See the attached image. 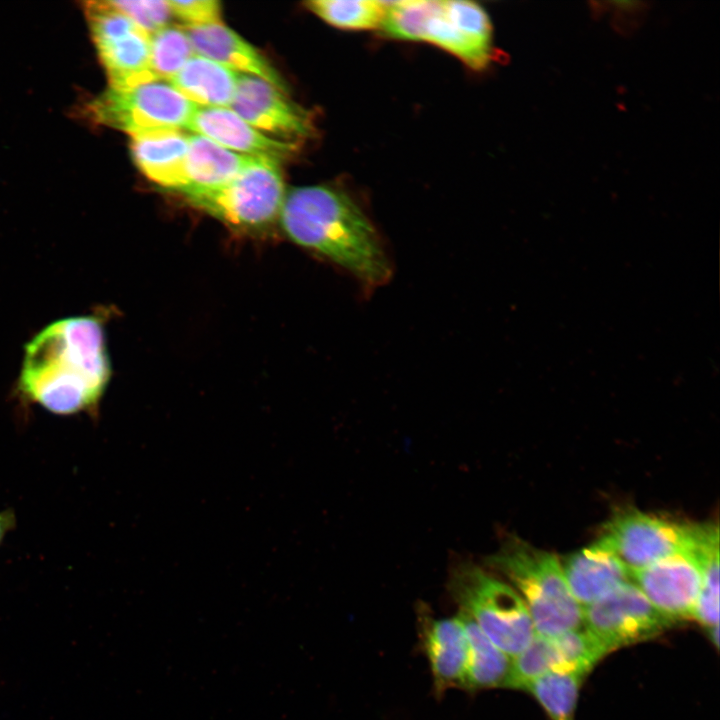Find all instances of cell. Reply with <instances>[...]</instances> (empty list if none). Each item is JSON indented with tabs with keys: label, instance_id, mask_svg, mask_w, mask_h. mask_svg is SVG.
<instances>
[{
	"label": "cell",
	"instance_id": "cell-4",
	"mask_svg": "<svg viewBox=\"0 0 720 720\" xmlns=\"http://www.w3.org/2000/svg\"><path fill=\"white\" fill-rule=\"evenodd\" d=\"M487 564L514 586L536 634L554 636L582 628L583 609L572 595L555 555L511 539L488 558Z\"/></svg>",
	"mask_w": 720,
	"mask_h": 720
},
{
	"label": "cell",
	"instance_id": "cell-24",
	"mask_svg": "<svg viewBox=\"0 0 720 720\" xmlns=\"http://www.w3.org/2000/svg\"><path fill=\"white\" fill-rule=\"evenodd\" d=\"M194 54L183 26L167 25L150 35V68L158 81H169Z\"/></svg>",
	"mask_w": 720,
	"mask_h": 720
},
{
	"label": "cell",
	"instance_id": "cell-28",
	"mask_svg": "<svg viewBox=\"0 0 720 720\" xmlns=\"http://www.w3.org/2000/svg\"><path fill=\"white\" fill-rule=\"evenodd\" d=\"M16 526V515L11 509L0 511V546L7 534Z\"/></svg>",
	"mask_w": 720,
	"mask_h": 720
},
{
	"label": "cell",
	"instance_id": "cell-11",
	"mask_svg": "<svg viewBox=\"0 0 720 720\" xmlns=\"http://www.w3.org/2000/svg\"><path fill=\"white\" fill-rule=\"evenodd\" d=\"M606 654L603 646L586 629L554 636L535 634L511 660L505 687L527 689L534 680L549 673L584 676Z\"/></svg>",
	"mask_w": 720,
	"mask_h": 720
},
{
	"label": "cell",
	"instance_id": "cell-26",
	"mask_svg": "<svg viewBox=\"0 0 720 720\" xmlns=\"http://www.w3.org/2000/svg\"><path fill=\"white\" fill-rule=\"evenodd\" d=\"M110 2L149 35L169 25L172 17L169 5L164 0Z\"/></svg>",
	"mask_w": 720,
	"mask_h": 720
},
{
	"label": "cell",
	"instance_id": "cell-15",
	"mask_svg": "<svg viewBox=\"0 0 720 720\" xmlns=\"http://www.w3.org/2000/svg\"><path fill=\"white\" fill-rule=\"evenodd\" d=\"M195 54L231 70L259 77L288 94L285 81L272 64L251 44L222 23L183 26Z\"/></svg>",
	"mask_w": 720,
	"mask_h": 720
},
{
	"label": "cell",
	"instance_id": "cell-18",
	"mask_svg": "<svg viewBox=\"0 0 720 720\" xmlns=\"http://www.w3.org/2000/svg\"><path fill=\"white\" fill-rule=\"evenodd\" d=\"M422 640L438 693L464 687L468 644L459 617L423 619Z\"/></svg>",
	"mask_w": 720,
	"mask_h": 720
},
{
	"label": "cell",
	"instance_id": "cell-3",
	"mask_svg": "<svg viewBox=\"0 0 720 720\" xmlns=\"http://www.w3.org/2000/svg\"><path fill=\"white\" fill-rule=\"evenodd\" d=\"M380 31L392 39L434 44L473 70L485 69L492 59L491 21L475 2L387 1Z\"/></svg>",
	"mask_w": 720,
	"mask_h": 720
},
{
	"label": "cell",
	"instance_id": "cell-16",
	"mask_svg": "<svg viewBox=\"0 0 720 720\" xmlns=\"http://www.w3.org/2000/svg\"><path fill=\"white\" fill-rule=\"evenodd\" d=\"M561 567L572 595L582 608L631 579L630 570L601 539L569 555Z\"/></svg>",
	"mask_w": 720,
	"mask_h": 720
},
{
	"label": "cell",
	"instance_id": "cell-8",
	"mask_svg": "<svg viewBox=\"0 0 720 720\" xmlns=\"http://www.w3.org/2000/svg\"><path fill=\"white\" fill-rule=\"evenodd\" d=\"M85 13L110 87L158 81L150 68V35L110 1H89Z\"/></svg>",
	"mask_w": 720,
	"mask_h": 720
},
{
	"label": "cell",
	"instance_id": "cell-7",
	"mask_svg": "<svg viewBox=\"0 0 720 720\" xmlns=\"http://www.w3.org/2000/svg\"><path fill=\"white\" fill-rule=\"evenodd\" d=\"M196 105L166 81L128 88L109 87L87 105L96 123L130 137L161 130L188 129Z\"/></svg>",
	"mask_w": 720,
	"mask_h": 720
},
{
	"label": "cell",
	"instance_id": "cell-12",
	"mask_svg": "<svg viewBox=\"0 0 720 720\" xmlns=\"http://www.w3.org/2000/svg\"><path fill=\"white\" fill-rule=\"evenodd\" d=\"M256 130L297 143L312 135L310 114L288 98V94L269 82L250 75L238 74L234 99L229 107Z\"/></svg>",
	"mask_w": 720,
	"mask_h": 720
},
{
	"label": "cell",
	"instance_id": "cell-27",
	"mask_svg": "<svg viewBox=\"0 0 720 720\" xmlns=\"http://www.w3.org/2000/svg\"><path fill=\"white\" fill-rule=\"evenodd\" d=\"M172 16L184 26H204L221 22V6L215 0L167 1Z\"/></svg>",
	"mask_w": 720,
	"mask_h": 720
},
{
	"label": "cell",
	"instance_id": "cell-22",
	"mask_svg": "<svg viewBox=\"0 0 720 720\" xmlns=\"http://www.w3.org/2000/svg\"><path fill=\"white\" fill-rule=\"evenodd\" d=\"M701 568V588L693 618L708 630L719 623V530L713 524L700 525L695 547Z\"/></svg>",
	"mask_w": 720,
	"mask_h": 720
},
{
	"label": "cell",
	"instance_id": "cell-20",
	"mask_svg": "<svg viewBox=\"0 0 720 720\" xmlns=\"http://www.w3.org/2000/svg\"><path fill=\"white\" fill-rule=\"evenodd\" d=\"M253 158L231 151L205 136L189 135L188 186L182 191L222 185L236 177Z\"/></svg>",
	"mask_w": 720,
	"mask_h": 720
},
{
	"label": "cell",
	"instance_id": "cell-1",
	"mask_svg": "<svg viewBox=\"0 0 720 720\" xmlns=\"http://www.w3.org/2000/svg\"><path fill=\"white\" fill-rule=\"evenodd\" d=\"M111 377L102 322L60 319L25 346L18 391L58 416L95 413Z\"/></svg>",
	"mask_w": 720,
	"mask_h": 720
},
{
	"label": "cell",
	"instance_id": "cell-25",
	"mask_svg": "<svg viewBox=\"0 0 720 720\" xmlns=\"http://www.w3.org/2000/svg\"><path fill=\"white\" fill-rule=\"evenodd\" d=\"M583 676L549 673L534 680L528 687L552 720H574L578 691Z\"/></svg>",
	"mask_w": 720,
	"mask_h": 720
},
{
	"label": "cell",
	"instance_id": "cell-2",
	"mask_svg": "<svg viewBox=\"0 0 720 720\" xmlns=\"http://www.w3.org/2000/svg\"><path fill=\"white\" fill-rule=\"evenodd\" d=\"M279 221L287 237L335 264L362 285L385 284L392 269L373 223L345 191L329 185L286 191Z\"/></svg>",
	"mask_w": 720,
	"mask_h": 720
},
{
	"label": "cell",
	"instance_id": "cell-19",
	"mask_svg": "<svg viewBox=\"0 0 720 720\" xmlns=\"http://www.w3.org/2000/svg\"><path fill=\"white\" fill-rule=\"evenodd\" d=\"M238 74L214 60L194 54L168 83L196 106L229 108L236 93Z\"/></svg>",
	"mask_w": 720,
	"mask_h": 720
},
{
	"label": "cell",
	"instance_id": "cell-9",
	"mask_svg": "<svg viewBox=\"0 0 720 720\" xmlns=\"http://www.w3.org/2000/svg\"><path fill=\"white\" fill-rule=\"evenodd\" d=\"M700 525H687L640 511L612 518L600 538L630 572L648 567L674 553L696 547Z\"/></svg>",
	"mask_w": 720,
	"mask_h": 720
},
{
	"label": "cell",
	"instance_id": "cell-17",
	"mask_svg": "<svg viewBox=\"0 0 720 720\" xmlns=\"http://www.w3.org/2000/svg\"><path fill=\"white\" fill-rule=\"evenodd\" d=\"M188 136L161 130L131 137L130 150L139 170L152 182L181 192L188 186Z\"/></svg>",
	"mask_w": 720,
	"mask_h": 720
},
{
	"label": "cell",
	"instance_id": "cell-6",
	"mask_svg": "<svg viewBox=\"0 0 720 720\" xmlns=\"http://www.w3.org/2000/svg\"><path fill=\"white\" fill-rule=\"evenodd\" d=\"M285 193L279 162L254 157L232 180L180 194L192 206L233 228L258 231L279 218Z\"/></svg>",
	"mask_w": 720,
	"mask_h": 720
},
{
	"label": "cell",
	"instance_id": "cell-14",
	"mask_svg": "<svg viewBox=\"0 0 720 720\" xmlns=\"http://www.w3.org/2000/svg\"><path fill=\"white\" fill-rule=\"evenodd\" d=\"M188 129L231 151L277 162L297 151V143L263 134L229 108L197 106Z\"/></svg>",
	"mask_w": 720,
	"mask_h": 720
},
{
	"label": "cell",
	"instance_id": "cell-10",
	"mask_svg": "<svg viewBox=\"0 0 720 720\" xmlns=\"http://www.w3.org/2000/svg\"><path fill=\"white\" fill-rule=\"evenodd\" d=\"M582 609L585 629L608 653L650 639L672 624L630 581Z\"/></svg>",
	"mask_w": 720,
	"mask_h": 720
},
{
	"label": "cell",
	"instance_id": "cell-13",
	"mask_svg": "<svg viewBox=\"0 0 720 720\" xmlns=\"http://www.w3.org/2000/svg\"><path fill=\"white\" fill-rule=\"evenodd\" d=\"M633 583L672 623L693 617L701 588V568L693 550L669 555L631 572Z\"/></svg>",
	"mask_w": 720,
	"mask_h": 720
},
{
	"label": "cell",
	"instance_id": "cell-23",
	"mask_svg": "<svg viewBox=\"0 0 720 720\" xmlns=\"http://www.w3.org/2000/svg\"><path fill=\"white\" fill-rule=\"evenodd\" d=\"M313 14L331 26L344 30L380 29L387 1L313 0L305 3Z\"/></svg>",
	"mask_w": 720,
	"mask_h": 720
},
{
	"label": "cell",
	"instance_id": "cell-5",
	"mask_svg": "<svg viewBox=\"0 0 720 720\" xmlns=\"http://www.w3.org/2000/svg\"><path fill=\"white\" fill-rule=\"evenodd\" d=\"M450 591L461 613L508 657L518 655L536 634L518 592L475 564L463 562L452 570Z\"/></svg>",
	"mask_w": 720,
	"mask_h": 720
},
{
	"label": "cell",
	"instance_id": "cell-21",
	"mask_svg": "<svg viewBox=\"0 0 720 720\" xmlns=\"http://www.w3.org/2000/svg\"><path fill=\"white\" fill-rule=\"evenodd\" d=\"M466 634L468 655L464 688L470 690L505 686L511 658L498 649L467 615H458Z\"/></svg>",
	"mask_w": 720,
	"mask_h": 720
}]
</instances>
